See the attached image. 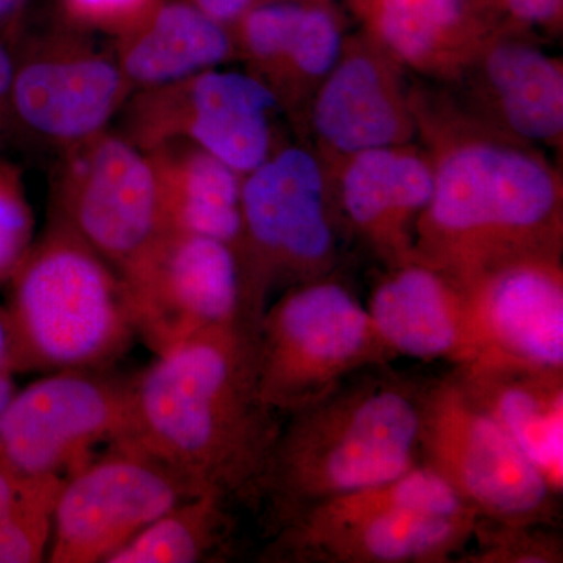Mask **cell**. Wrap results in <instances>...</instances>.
Returning a JSON list of instances; mask_svg holds the SVG:
<instances>
[{"label":"cell","mask_w":563,"mask_h":563,"mask_svg":"<svg viewBox=\"0 0 563 563\" xmlns=\"http://www.w3.org/2000/svg\"><path fill=\"white\" fill-rule=\"evenodd\" d=\"M240 247L247 314L261 322L274 295L332 276L346 225L328 165L313 147L280 144L242 180Z\"/></svg>","instance_id":"5b68a950"},{"label":"cell","mask_w":563,"mask_h":563,"mask_svg":"<svg viewBox=\"0 0 563 563\" xmlns=\"http://www.w3.org/2000/svg\"><path fill=\"white\" fill-rule=\"evenodd\" d=\"M206 16L231 27L257 0H187Z\"/></svg>","instance_id":"d6a6232c"},{"label":"cell","mask_w":563,"mask_h":563,"mask_svg":"<svg viewBox=\"0 0 563 563\" xmlns=\"http://www.w3.org/2000/svg\"><path fill=\"white\" fill-rule=\"evenodd\" d=\"M125 111L122 135L144 152L190 141L240 176L262 165L282 143L276 95L250 70L218 66L165 87L140 90Z\"/></svg>","instance_id":"9c48e42d"},{"label":"cell","mask_w":563,"mask_h":563,"mask_svg":"<svg viewBox=\"0 0 563 563\" xmlns=\"http://www.w3.org/2000/svg\"><path fill=\"white\" fill-rule=\"evenodd\" d=\"M257 329L239 322L155 355L133 377L131 424L121 439L196 493L250 507L280 426L262 398Z\"/></svg>","instance_id":"7a4b0ae2"},{"label":"cell","mask_w":563,"mask_h":563,"mask_svg":"<svg viewBox=\"0 0 563 563\" xmlns=\"http://www.w3.org/2000/svg\"><path fill=\"white\" fill-rule=\"evenodd\" d=\"M324 163L347 233L388 268L413 261L415 229L433 190L424 147H377Z\"/></svg>","instance_id":"e0dca14e"},{"label":"cell","mask_w":563,"mask_h":563,"mask_svg":"<svg viewBox=\"0 0 563 563\" xmlns=\"http://www.w3.org/2000/svg\"><path fill=\"white\" fill-rule=\"evenodd\" d=\"M114 58L132 88L150 90L225 65L236 52L231 29L187 0H163L118 36Z\"/></svg>","instance_id":"603a6c76"},{"label":"cell","mask_w":563,"mask_h":563,"mask_svg":"<svg viewBox=\"0 0 563 563\" xmlns=\"http://www.w3.org/2000/svg\"><path fill=\"white\" fill-rule=\"evenodd\" d=\"M479 518L396 510L322 531L272 536L262 562L444 563L468 547Z\"/></svg>","instance_id":"ffe728a7"},{"label":"cell","mask_w":563,"mask_h":563,"mask_svg":"<svg viewBox=\"0 0 563 563\" xmlns=\"http://www.w3.org/2000/svg\"><path fill=\"white\" fill-rule=\"evenodd\" d=\"M195 495L146 451L124 440L110 443L63 481L46 562L109 563L166 510Z\"/></svg>","instance_id":"30bf717a"},{"label":"cell","mask_w":563,"mask_h":563,"mask_svg":"<svg viewBox=\"0 0 563 563\" xmlns=\"http://www.w3.org/2000/svg\"><path fill=\"white\" fill-rule=\"evenodd\" d=\"M303 124L312 133L313 150L325 162L415 143L418 136L404 69L363 32L346 36Z\"/></svg>","instance_id":"5bb4252c"},{"label":"cell","mask_w":563,"mask_h":563,"mask_svg":"<svg viewBox=\"0 0 563 563\" xmlns=\"http://www.w3.org/2000/svg\"><path fill=\"white\" fill-rule=\"evenodd\" d=\"M35 218L20 169L0 161V284L10 280L33 243Z\"/></svg>","instance_id":"f1b7e54d"},{"label":"cell","mask_w":563,"mask_h":563,"mask_svg":"<svg viewBox=\"0 0 563 563\" xmlns=\"http://www.w3.org/2000/svg\"><path fill=\"white\" fill-rule=\"evenodd\" d=\"M66 20L84 32L121 36L163 0H58Z\"/></svg>","instance_id":"f546056e"},{"label":"cell","mask_w":563,"mask_h":563,"mask_svg":"<svg viewBox=\"0 0 563 563\" xmlns=\"http://www.w3.org/2000/svg\"><path fill=\"white\" fill-rule=\"evenodd\" d=\"M63 481L31 476L0 461V563L46 561Z\"/></svg>","instance_id":"4316f807"},{"label":"cell","mask_w":563,"mask_h":563,"mask_svg":"<svg viewBox=\"0 0 563 563\" xmlns=\"http://www.w3.org/2000/svg\"><path fill=\"white\" fill-rule=\"evenodd\" d=\"M16 35L18 29L0 31V141L11 132V84H13Z\"/></svg>","instance_id":"1f68e13d"},{"label":"cell","mask_w":563,"mask_h":563,"mask_svg":"<svg viewBox=\"0 0 563 563\" xmlns=\"http://www.w3.org/2000/svg\"><path fill=\"white\" fill-rule=\"evenodd\" d=\"M52 181L54 221L128 285L168 233L147 152L122 133L103 131L63 150Z\"/></svg>","instance_id":"ba28073f"},{"label":"cell","mask_w":563,"mask_h":563,"mask_svg":"<svg viewBox=\"0 0 563 563\" xmlns=\"http://www.w3.org/2000/svg\"><path fill=\"white\" fill-rule=\"evenodd\" d=\"M420 462L481 520L558 526V493L454 373L422 385Z\"/></svg>","instance_id":"52a82bcc"},{"label":"cell","mask_w":563,"mask_h":563,"mask_svg":"<svg viewBox=\"0 0 563 563\" xmlns=\"http://www.w3.org/2000/svg\"><path fill=\"white\" fill-rule=\"evenodd\" d=\"M483 5L495 21L498 16L506 18L503 27L523 32L533 27L548 31L562 27L563 0H483Z\"/></svg>","instance_id":"4dcf8cb0"},{"label":"cell","mask_w":563,"mask_h":563,"mask_svg":"<svg viewBox=\"0 0 563 563\" xmlns=\"http://www.w3.org/2000/svg\"><path fill=\"white\" fill-rule=\"evenodd\" d=\"M362 32L398 63L453 84L498 29L481 0H346Z\"/></svg>","instance_id":"44dd1931"},{"label":"cell","mask_w":563,"mask_h":563,"mask_svg":"<svg viewBox=\"0 0 563 563\" xmlns=\"http://www.w3.org/2000/svg\"><path fill=\"white\" fill-rule=\"evenodd\" d=\"M0 373H20L16 344H14L9 312H7L5 306H0Z\"/></svg>","instance_id":"836d02e7"},{"label":"cell","mask_w":563,"mask_h":563,"mask_svg":"<svg viewBox=\"0 0 563 563\" xmlns=\"http://www.w3.org/2000/svg\"><path fill=\"white\" fill-rule=\"evenodd\" d=\"M229 29L246 70L276 95L292 121L303 124L346 41L340 11L331 0H257Z\"/></svg>","instance_id":"2e32d148"},{"label":"cell","mask_w":563,"mask_h":563,"mask_svg":"<svg viewBox=\"0 0 563 563\" xmlns=\"http://www.w3.org/2000/svg\"><path fill=\"white\" fill-rule=\"evenodd\" d=\"M462 291L485 362L563 369L562 257L509 263Z\"/></svg>","instance_id":"ac0fdd59"},{"label":"cell","mask_w":563,"mask_h":563,"mask_svg":"<svg viewBox=\"0 0 563 563\" xmlns=\"http://www.w3.org/2000/svg\"><path fill=\"white\" fill-rule=\"evenodd\" d=\"M415 510L440 515L473 514L442 477L422 463L406 473L314 504L274 529L272 536H299L322 531L369 517V515ZM477 517V515H476Z\"/></svg>","instance_id":"d4e9b609"},{"label":"cell","mask_w":563,"mask_h":563,"mask_svg":"<svg viewBox=\"0 0 563 563\" xmlns=\"http://www.w3.org/2000/svg\"><path fill=\"white\" fill-rule=\"evenodd\" d=\"M366 309L395 355L455 366L487 361L462 288L424 263L388 268Z\"/></svg>","instance_id":"d6986e66"},{"label":"cell","mask_w":563,"mask_h":563,"mask_svg":"<svg viewBox=\"0 0 563 563\" xmlns=\"http://www.w3.org/2000/svg\"><path fill=\"white\" fill-rule=\"evenodd\" d=\"M133 379L63 369L11 395L0 413V461L31 476L68 477L131 424Z\"/></svg>","instance_id":"8fae6325"},{"label":"cell","mask_w":563,"mask_h":563,"mask_svg":"<svg viewBox=\"0 0 563 563\" xmlns=\"http://www.w3.org/2000/svg\"><path fill=\"white\" fill-rule=\"evenodd\" d=\"M459 563H562L563 542L555 525L477 520Z\"/></svg>","instance_id":"83f0119b"},{"label":"cell","mask_w":563,"mask_h":563,"mask_svg":"<svg viewBox=\"0 0 563 563\" xmlns=\"http://www.w3.org/2000/svg\"><path fill=\"white\" fill-rule=\"evenodd\" d=\"M132 90L114 54L79 29L14 38L11 131L66 150L107 131Z\"/></svg>","instance_id":"7c38bea8"},{"label":"cell","mask_w":563,"mask_h":563,"mask_svg":"<svg viewBox=\"0 0 563 563\" xmlns=\"http://www.w3.org/2000/svg\"><path fill=\"white\" fill-rule=\"evenodd\" d=\"M9 284L20 373L102 369L136 335L120 274L58 222L32 243Z\"/></svg>","instance_id":"277c9868"},{"label":"cell","mask_w":563,"mask_h":563,"mask_svg":"<svg viewBox=\"0 0 563 563\" xmlns=\"http://www.w3.org/2000/svg\"><path fill=\"white\" fill-rule=\"evenodd\" d=\"M393 357L368 309L335 274L282 291L258 322V384L279 415Z\"/></svg>","instance_id":"8992f818"},{"label":"cell","mask_w":563,"mask_h":563,"mask_svg":"<svg viewBox=\"0 0 563 563\" xmlns=\"http://www.w3.org/2000/svg\"><path fill=\"white\" fill-rule=\"evenodd\" d=\"M147 155L166 231L210 236L240 254L243 176L190 141H168Z\"/></svg>","instance_id":"cb8c5ba5"},{"label":"cell","mask_w":563,"mask_h":563,"mask_svg":"<svg viewBox=\"0 0 563 563\" xmlns=\"http://www.w3.org/2000/svg\"><path fill=\"white\" fill-rule=\"evenodd\" d=\"M31 0H0V31L20 27V20Z\"/></svg>","instance_id":"e575fe53"},{"label":"cell","mask_w":563,"mask_h":563,"mask_svg":"<svg viewBox=\"0 0 563 563\" xmlns=\"http://www.w3.org/2000/svg\"><path fill=\"white\" fill-rule=\"evenodd\" d=\"M433 169L413 261L463 288L509 263L562 257L563 181L539 147L474 120L451 96L410 88Z\"/></svg>","instance_id":"6da1fadb"},{"label":"cell","mask_w":563,"mask_h":563,"mask_svg":"<svg viewBox=\"0 0 563 563\" xmlns=\"http://www.w3.org/2000/svg\"><path fill=\"white\" fill-rule=\"evenodd\" d=\"M383 369H363L280 420L254 506L269 533L314 504L420 463L422 385Z\"/></svg>","instance_id":"3957f363"},{"label":"cell","mask_w":563,"mask_h":563,"mask_svg":"<svg viewBox=\"0 0 563 563\" xmlns=\"http://www.w3.org/2000/svg\"><path fill=\"white\" fill-rule=\"evenodd\" d=\"M232 506L213 492L190 496L147 526L109 563L218 562L231 543Z\"/></svg>","instance_id":"484cf974"},{"label":"cell","mask_w":563,"mask_h":563,"mask_svg":"<svg viewBox=\"0 0 563 563\" xmlns=\"http://www.w3.org/2000/svg\"><path fill=\"white\" fill-rule=\"evenodd\" d=\"M470 399L512 437L551 490L563 488V369L506 362L455 366Z\"/></svg>","instance_id":"7402d4cb"},{"label":"cell","mask_w":563,"mask_h":563,"mask_svg":"<svg viewBox=\"0 0 563 563\" xmlns=\"http://www.w3.org/2000/svg\"><path fill=\"white\" fill-rule=\"evenodd\" d=\"M136 335L155 355L213 329L250 322L242 265L231 244L168 232L128 285Z\"/></svg>","instance_id":"4fadbf2b"},{"label":"cell","mask_w":563,"mask_h":563,"mask_svg":"<svg viewBox=\"0 0 563 563\" xmlns=\"http://www.w3.org/2000/svg\"><path fill=\"white\" fill-rule=\"evenodd\" d=\"M14 391H16V385H14L13 374L0 373V413Z\"/></svg>","instance_id":"d590c367"},{"label":"cell","mask_w":563,"mask_h":563,"mask_svg":"<svg viewBox=\"0 0 563 563\" xmlns=\"http://www.w3.org/2000/svg\"><path fill=\"white\" fill-rule=\"evenodd\" d=\"M481 3H483V0H481Z\"/></svg>","instance_id":"8d00e7d4"},{"label":"cell","mask_w":563,"mask_h":563,"mask_svg":"<svg viewBox=\"0 0 563 563\" xmlns=\"http://www.w3.org/2000/svg\"><path fill=\"white\" fill-rule=\"evenodd\" d=\"M451 96L488 128L532 146L561 150L563 66L523 31L498 27L453 81Z\"/></svg>","instance_id":"9a60e30c"}]
</instances>
